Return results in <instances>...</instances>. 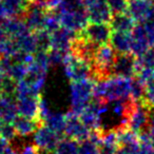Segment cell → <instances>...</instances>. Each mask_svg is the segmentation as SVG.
<instances>
[{"mask_svg": "<svg viewBox=\"0 0 154 154\" xmlns=\"http://www.w3.org/2000/svg\"><path fill=\"white\" fill-rule=\"evenodd\" d=\"M51 112L49 106V101L47 98H45L43 96H39V109H38V117L37 119L40 122V124H42V122L45 120V118L48 116V114Z\"/></svg>", "mask_w": 154, "mask_h": 154, "instance_id": "36", "label": "cell"}, {"mask_svg": "<svg viewBox=\"0 0 154 154\" xmlns=\"http://www.w3.org/2000/svg\"><path fill=\"white\" fill-rule=\"evenodd\" d=\"M116 52L111 45H101L97 48L92 62V78L103 79L112 76V66L116 57Z\"/></svg>", "mask_w": 154, "mask_h": 154, "instance_id": "4", "label": "cell"}, {"mask_svg": "<svg viewBox=\"0 0 154 154\" xmlns=\"http://www.w3.org/2000/svg\"><path fill=\"white\" fill-rule=\"evenodd\" d=\"M18 154H39V151L34 145H23Z\"/></svg>", "mask_w": 154, "mask_h": 154, "instance_id": "41", "label": "cell"}, {"mask_svg": "<svg viewBox=\"0 0 154 154\" xmlns=\"http://www.w3.org/2000/svg\"><path fill=\"white\" fill-rule=\"evenodd\" d=\"M39 96L28 95V96H22L16 98V100H17L16 103H17L18 115L30 118L38 117Z\"/></svg>", "mask_w": 154, "mask_h": 154, "instance_id": "16", "label": "cell"}, {"mask_svg": "<svg viewBox=\"0 0 154 154\" xmlns=\"http://www.w3.org/2000/svg\"><path fill=\"white\" fill-rule=\"evenodd\" d=\"M78 141L72 138H62L56 146L53 154H78Z\"/></svg>", "mask_w": 154, "mask_h": 154, "instance_id": "26", "label": "cell"}, {"mask_svg": "<svg viewBox=\"0 0 154 154\" xmlns=\"http://www.w3.org/2000/svg\"><path fill=\"white\" fill-rule=\"evenodd\" d=\"M112 29L109 23H92L89 22L88 26L85 28L82 34L84 37H86L88 40L93 42L96 45H106L110 41L112 35Z\"/></svg>", "mask_w": 154, "mask_h": 154, "instance_id": "10", "label": "cell"}, {"mask_svg": "<svg viewBox=\"0 0 154 154\" xmlns=\"http://www.w3.org/2000/svg\"><path fill=\"white\" fill-rule=\"evenodd\" d=\"M137 61L136 56L132 53L116 54L113 66H112V75L122 77H133L137 73Z\"/></svg>", "mask_w": 154, "mask_h": 154, "instance_id": "9", "label": "cell"}, {"mask_svg": "<svg viewBox=\"0 0 154 154\" xmlns=\"http://www.w3.org/2000/svg\"><path fill=\"white\" fill-rule=\"evenodd\" d=\"M133 78L122 76H112L95 80L94 98L113 103L131 98V87Z\"/></svg>", "mask_w": 154, "mask_h": 154, "instance_id": "1", "label": "cell"}, {"mask_svg": "<svg viewBox=\"0 0 154 154\" xmlns=\"http://www.w3.org/2000/svg\"><path fill=\"white\" fill-rule=\"evenodd\" d=\"M5 77H7V75H5V71H3L2 66H0V88H1V86H2L3 82H5Z\"/></svg>", "mask_w": 154, "mask_h": 154, "instance_id": "46", "label": "cell"}, {"mask_svg": "<svg viewBox=\"0 0 154 154\" xmlns=\"http://www.w3.org/2000/svg\"><path fill=\"white\" fill-rule=\"evenodd\" d=\"M14 39L17 42L20 52H24L28 54H35L37 52L36 38H35V34L33 31L24 34L23 36Z\"/></svg>", "mask_w": 154, "mask_h": 154, "instance_id": "25", "label": "cell"}, {"mask_svg": "<svg viewBox=\"0 0 154 154\" xmlns=\"http://www.w3.org/2000/svg\"><path fill=\"white\" fill-rule=\"evenodd\" d=\"M49 10L45 5L38 0H32L23 15V20L31 31L43 30V23Z\"/></svg>", "mask_w": 154, "mask_h": 154, "instance_id": "7", "label": "cell"}, {"mask_svg": "<svg viewBox=\"0 0 154 154\" xmlns=\"http://www.w3.org/2000/svg\"><path fill=\"white\" fill-rule=\"evenodd\" d=\"M115 154H140V143H139V140L136 141V143L119 146Z\"/></svg>", "mask_w": 154, "mask_h": 154, "instance_id": "34", "label": "cell"}, {"mask_svg": "<svg viewBox=\"0 0 154 154\" xmlns=\"http://www.w3.org/2000/svg\"><path fill=\"white\" fill-rule=\"evenodd\" d=\"M77 35V33L60 26L55 32L51 33V49L57 50L62 53H68L72 49L73 41Z\"/></svg>", "mask_w": 154, "mask_h": 154, "instance_id": "14", "label": "cell"}, {"mask_svg": "<svg viewBox=\"0 0 154 154\" xmlns=\"http://www.w3.org/2000/svg\"><path fill=\"white\" fill-rule=\"evenodd\" d=\"M0 136L10 143V141H13L14 139L16 138V136H18V135H17V133H16V130H15V128H14L13 124L3 122L2 130H1Z\"/></svg>", "mask_w": 154, "mask_h": 154, "instance_id": "37", "label": "cell"}, {"mask_svg": "<svg viewBox=\"0 0 154 154\" xmlns=\"http://www.w3.org/2000/svg\"><path fill=\"white\" fill-rule=\"evenodd\" d=\"M107 2L114 14L124 13L128 11L129 0H107Z\"/></svg>", "mask_w": 154, "mask_h": 154, "instance_id": "35", "label": "cell"}, {"mask_svg": "<svg viewBox=\"0 0 154 154\" xmlns=\"http://www.w3.org/2000/svg\"><path fill=\"white\" fill-rule=\"evenodd\" d=\"M60 21L57 14L54 11H48L45 16V23H43V30L48 31L49 33H53L60 28Z\"/></svg>", "mask_w": 154, "mask_h": 154, "instance_id": "30", "label": "cell"}, {"mask_svg": "<svg viewBox=\"0 0 154 154\" xmlns=\"http://www.w3.org/2000/svg\"><path fill=\"white\" fill-rule=\"evenodd\" d=\"M135 78L138 79L141 84L146 85L149 82H151L154 78V68H140L137 70V73L135 75Z\"/></svg>", "mask_w": 154, "mask_h": 154, "instance_id": "33", "label": "cell"}, {"mask_svg": "<svg viewBox=\"0 0 154 154\" xmlns=\"http://www.w3.org/2000/svg\"><path fill=\"white\" fill-rule=\"evenodd\" d=\"M148 132H149L150 141H151V143L153 145V147H154V130H153V129H149V130H148Z\"/></svg>", "mask_w": 154, "mask_h": 154, "instance_id": "48", "label": "cell"}, {"mask_svg": "<svg viewBox=\"0 0 154 154\" xmlns=\"http://www.w3.org/2000/svg\"><path fill=\"white\" fill-rule=\"evenodd\" d=\"M137 68H154V48H149L140 56L136 57Z\"/></svg>", "mask_w": 154, "mask_h": 154, "instance_id": "29", "label": "cell"}, {"mask_svg": "<svg viewBox=\"0 0 154 154\" xmlns=\"http://www.w3.org/2000/svg\"><path fill=\"white\" fill-rule=\"evenodd\" d=\"M60 139V133L52 130L45 125H40L33 134V145L38 150L53 153Z\"/></svg>", "mask_w": 154, "mask_h": 154, "instance_id": "6", "label": "cell"}, {"mask_svg": "<svg viewBox=\"0 0 154 154\" xmlns=\"http://www.w3.org/2000/svg\"><path fill=\"white\" fill-rule=\"evenodd\" d=\"M49 60H50V64L53 66H60V64L63 63L64 60V56H66V53H62L60 51H57V50H49Z\"/></svg>", "mask_w": 154, "mask_h": 154, "instance_id": "38", "label": "cell"}, {"mask_svg": "<svg viewBox=\"0 0 154 154\" xmlns=\"http://www.w3.org/2000/svg\"><path fill=\"white\" fill-rule=\"evenodd\" d=\"M86 11L89 22L92 23H110L113 17V12L107 0H98L86 8Z\"/></svg>", "mask_w": 154, "mask_h": 154, "instance_id": "13", "label": "cell"}, {"mask_svg": "<svg viewBox=\"0 0 154 154\" xmlns=\"http://www.w3.org/2000/svg\"><path fill=\"white\" fill-rule=\"evenodd\" d=\"M54 12L57 14L62 28L73 31L77 34L82 32L89 23L86 9L78 5L74 0H64L61 5Z\"/></svg>", "mask_w": 154, "mask_h": 154, "instance_id": "2", "label": "cell"}, {"mask_svg": "<svg viewBox=\"0 0 154 154\" xmlns=\"http://www.w3.org/2000/svg\"><path fill=\"white\" fill-rule=\"evenodd\" d=\"M9 146H10L9 141L5 140V138H2V137L0 136V153H2V152L5 151V150L7 149Z\"/></svg>", "mask_w": 154, "mask_h": 154, "instance_id": "44", "label": "cell"}, {"mask_svg": "<svg viewBox=\"0 0 154 154\" xmlns=\"http://www.w3.org/2000/svg\"><path fill=\"white\" fill-rule=\"evenodd\" d=\"M37 43V51H49L51 49V33L45 30L34 32Z\"/></svg>", "mask_w": 154, "mask_h": 154, "instance_id": "28", "label": "cell"}, {"mask_svg": "<svg viewBox=\"0 0 154 154\" xmlns=\"http://www.w3.org/2000/svg\"><path fill=\"white\" fill-rule=\"evenodd\" d=\"M145 85L141 84L138 79H133L132 87H131V99L135 101H140L143 100V95H145Z\"/></svg>", "mask_w": 154, "mask_h": 154, "instance_id": "31", "label": "cell"}, {"mask_svg": "<svg viewBox=\"0 0 154 154\" xmlns=\"http://www.w3.org/2000/svg\"><path fill=\"white\" fill-rule=\"evenodd\" d=\"M95 80L92 77L70 84V105L71 111L79 115L82 110L94 98Z\"/></svg>", "mask_w": 154, "mask_h": 154, "instance_id": "3", "label": "cell"}, {"mask_svg": "<svg viewBox=\"0 0 154 154\" xmlns=\"http://www.w3.org/2000/svg\"><path fill=\"white\" fill-rule=\"evenodd\" d=\"M2 126H3V122L0 119V134H1V130H2Z\"/></svg>", "mask_w": 154, "mask_h": 154, "instance_id": "49", "label": "cell"}, {"mask_svg": "<svg viewBox=\"0 0 154 154\" xmlns=\"http://www.w3.org/2000/svg\"><path fill=\"white\" fill-rule=\"evenodd\" d=\"M109 42L117 54L131 53V33L113 31Z\"/></svg>", "mask_w": 154, "mask_h": 154, "instance_id": "20", "label": "cell"}, {"mask_svg": "<svg viewBox=\"0 0 154 154\" xmlns=\"http://www.w3.org/2000/svg\"><path fill=\"white\" fill-rule=\"evenodd\" d=\"M151 1H153V2H154V0H151Z\"/></svg>", "mask_w": 154, "mask_h": 154, "instance_id": "50", "label": "cell"}, {"mask_svg": "<svg viewBox=\"0 0 154 154\" xmlns=\"http://www.w3.org/2000/svg\"><path fill=\"white\" fill-rule=\"evenodd\" d=\"M16 130L18 136L20 137H28L30 135L34 134L35 131L40 126V122L37 118L24 117V116H17L12 122Z\"/></svg>", "mask_w": 154, "mask_h": 154, "instance_id": "18", "label": "cell"}, {"mask_svg": "<svg viewBox=\"0 0 154 154\" xmlns=\"http://www.w3.org/2000/svg\"><path fill=\"white\" fill-rule=\"evenodd\" d=\"M109 24H110V26H111L112 31L129 32V33L132 32L134 26H136V24H135V20L131 17L128 12L114 14Z\"/></svg>", "mask_w": 154, "mask_h": 154, "instance_id": "21", "label": "cell"}, {"mask_svg": "<svg viewBox=\"0 0 154 154\" xmlns=\"http://www.w3.org/2000/svg\"><path fill=\"white\" fill-rule=\"evenodd\" d=\"M64 0H45V5L49 11H55L61 5Z\"/></svg>", "mask_w": 154, "mask_h": 154, "instance_id": "40", "label": "cell"}, {"mask_svg": "<svg viewBox=\"0 0 154 154\" xmlns=\"http://www.w3.org/2000/svg\"><path fill=\"white\" fill-rule=\"evenodd\" d=\"M66 122V128H64V135L69 138H72L74 140L80 141L86 140L90 137L91 130L86 127V125L82 122L79 115L73 113L72 111L68 112Z\"/></svg>", "mask_w": 154, "mask_h": 154, "instance_id": "8", "label": "cell"}, {"mask_svg": "<svg viewBox=\"0 0 154 154\" xmlns=\"http://www.w3.org/2000/svg\"><path fill=\"white\" fill-rule=\"evenodd\" d=\"M12 38H18L31 32L26 21L19 17H7L0 22Z\"/></svg>", "mask_w": 154, "mask_h": 154, "instance_id": "19", "label": "cell"}, {"mask_svg": "<svg viewBox=\"0 0 154 154\" xmlns=\"http://www.w3.org/2000/svg\"><path fill=\"white\" fill-rule=\"evenodd\" d=\"M150 47L149 39L143 24H137L131 32V53L133 55L140 56Z\"/></svg>", "mask_w": 154, "mask_h": 154, "instance_id": "15", "label": "cell"}, {"mask_svg": "<svg viewBox=\"0 0 154 154\" xmlns=\"http://www.w3.org/2000/svg\"><path fill=\"white\" fill-rule=\"evenodd\" d=\"M74 1L78 5H80V7H82V8L86 9V8H88L89 5H93V3L96 2V1H98V0H74Z\"/></svg>", "mask_w": 154, "mask_h": 154, "instance_id": "42", "label": "cell"}, {"mask_svg": "<svg viewBox=\"0 0 154 154\" xmlns=\"http://www.w3.org/2000/svg\"><path fill=\"white\" fill-rule=\"evenodd\" d=\"M149 111L150 108H148L143 101H136L128 118L127 127L137 134L146 130V127L148 126L149 122Z\"/></svg>", "mask_w": 154, "mask_h": 154, "instance_id": "12", "label": "cell"}, {"mask_svg": "<svg viewBox=\"0 0 154 154\" xmlns=\"http://www.w3.org/2000/svg\"><path fill=\"white\" fill-rule=\"evenodd\" d=\"M62 66L64 75L70 82H78L92 77V64L77 57L71 51L66 54Z\"/></svg>", "mask_w": 154, "mask_h": 154, "instance_id": "5", "label": "cell"}, {"mask_svg": "<svg viewBox=\"0 0 154 154\" xmlns=\"http://www.w3.org/2000/svg\"><path fill=\"white\" fill-rule=\"evenodd\" d=\"M66 115L61 112H50L48 116L45 118L41 125H45L52 130L56 131L58 133H63L64 128H66Z\"/></svg>", "mask_w": 154, "mask_h": 154, "instance_id": "24", "label": "cell"}, {"mask_svg": "<svg viewBox=\"0 0 154 154\" xmlns=\"http://www.w3.org/2000/svg\"><path fill=\"white\" fill-rule=\"evenodd\" d=\"M141 101L150 109L154 107V78L146 85L145 95Z\"/></svg>", "mask_w": 154, "mask_h": 154, "instance_id": "32", "label": "cell"}, {"mask_svg": "<svg viewBox=\"0 0 154 154\" xmlns=\"http://www.w3.org/2000/svg\"><path fill=\"white\" fill-rule=\"evenodd\" d=\"M143 28H145V30H146V33H147L148 39H149L150 47L154 48V18L145 21L143 23Z\"/></svg>", "mask_w": 154, "mask_h": 154, "instance_id": "39", "label": "cell"}, {"mask_svg": "<svg viewBox=\"0 0 154 154\" xmlns=\"http://www.w3.org/2000/svg\"><path fill=\"white\" fill-rule=\"evenodd\" d=\"M16 97L1 95L0 96V119L3 122L12 124L18 116Z\"/></svg>", "mask_w": 154, "mask_h": 154, "instance_id": "17", "label": "cell"}, {"mask_svg": "<svg viewBox=\"0 0 154 154\" xmlns=\"http://www.w3.org/2000/svg\"><path fill=\"white\" fill-rule=\"evenodd\" d=\"M148 127L149 129L154 130V107L151 108L149 111V122H148Z\"/></svg>", "mask_w": 154, "mask_h": 154, "instance_id": "43", "label": "cell"}, {"mask_svg": "<svg viewBox=\"0 0 154 154\" xmlns=\"http://www.w3.org/2000/svg\"><path fill=\"white\" fill-rule=\"evenodd\" d=\"M5 18H7V14H5V8H3V5H2V1L0 0V20L5 19Z\"/></svg>", "mask_w": 154, "mask_h": 154, "instance_id": "45", "label": "cell"}, {"mask_svg": "<svg viewBox=\"0 0 154 154\" xmlns=\"http://www.w3.org/2000/svg\"><path fill=\"white\" fill-rule=\"evenodd\" d=\"M115 130L117 132V138L119 146L136 143V141L139 140L138 134L135 133L134 131L130 130L128 127H119V128H115Z\"/></svg>", "mask_w": 154, "mask_h": 154, "instance_id": "27", "label": "cell"}, {"mask_svg": "<svg viewBox=\"0 0 154 154\" xmlns=\"http://www.w3.org/2000/svg\"><path fill=\"white\" fill-rule=\"evenodd\" d=\"M7 17H21L32 0H1Z\"/></svg>", "mask_w": 154, "mask_h": 154, "instance_id": "23", "label": "cell"}, {"mask_svg": "<svg viewBox=\"0 0 154 154\" xmlns=\"http://www.w3.org/2000/svg\"><path fill=\"white\" fill-rule=\"evenodd\" d=\"M127 12L135 22L143 23L154 18V2L151 0H129Z\"/></svg>", "mask_w": 154, "mask_h": 154, "instance_id": "11", "label": "cell"}, {"mask_svg": "<svg viewBox=\"0 0 154 154\" xmlns=\"http://www.w3.org/2000/svg\"><path fill=\"white\" fill-rule=\"evenodd\" d=\"M0 154H17V153L15 152V149H14V148H12L9 146V147H8L7 149L2 152V153H0Z\"/></svg>", "mask_w": 154, "mask_h": 154, "instance_id": "47", "label": "cell"}, {"mask_svg": "<svg viewBox=\"0 0 154 154\" xmlns=\"http://www.w3.org/2000/svg\"><path fill=\"white\" fill-rule=\"evenodd\" d=\"M20 52L18 45L0 23V56H13Z\"/></svg>", "mask_w": 154, "mask_h": 154, "instance_id": "22", "label": "cell"}]
</instances>
